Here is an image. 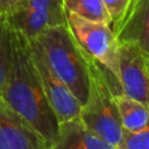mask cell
I'll return each mask as SVG.
<instances>
[{
    "label": "cell",
    "instance_id": "cell-1",
    "mask_svg": "<svg viewBox=\"0 0 149 149\" xmlns=\"http://www.w3.org/2000/svg\"><path fill=\"white\" fill-rule=\"evenodd\" d=\"M3 101L28 120L50 144H54L59 132V122L43 92L28 38L12 25L9 64L3 88Z\"/></svg>",
    "mask_w": 149,
    "mask_h": 149
},
{
    "label": "cell",
    "instance_id": "cell-2",
    "mask_svg": "<svg viewBox=\"0 0 149 149\" xmlns=\"http://www.w3.org/2000/svg\"><path fill=\"white\" fill-rule=\"evenodd\" d=\"M41 54L49 68L60 79L79 100L81 106L89 93V67L86 54L73 39L67 25L50 28L29 39Z\"/></svg>",
    "mask_w": 149,
    "mask_h": 149
},
{
    "label": "cell",
    "instance_id": "cell-3",
    "mask_svg": "<svg viewBox=\"0 0 149 149\" xmlns=\"http://www.w3.org/2000/svg\"><path fill=\"white\" fill-rule=\"evenodd\" d=\"M86 60L90 80L89 93L85 103L81 106L79 118L89 130L118 148L123 139L124 130L114 94L120 92L122 88L118 79L105 65L88 54Z\"/></svg>",
    "mask_w": 149,
    "mask_h": 149
},
{
    "label": "cell",
    "instance_id": "cell-4",
    "mask_svg": "<svg viewBox=\"0 0 149 149\" xmlns=\"http://www.w3.org/2000/svg\"><path fill=\"white\" fill-rule=\"evenodd\" d=\"M67 26L82 51L105 65L116 77L118 41L111 26L79 17L73 13H67Z\"/></svg>",
    "mask_w": 149,
    "mask_h": 149
},
{
    "label": "cell",
    "instance_id": "cell-5",
    "mask_svg": "<svg viewBox=\"0 0 149 149\" xmlns=\"http://www.w3.org/2000/svg\"><path fill=\"white\" fill-rule=\"evenodd\" d=\"M5 18L28 39L50 28L67 25L63 0H22Z\"/></svg>",
    "mask_w": 149,
    "mask_h": 149
},
{
    "label": "cell",
    "instance_id": "cell-6",
    "mask_svg": "<svg viewBox=\"0 0 149 149\" xmlns=\"http://www.w3.org/2000/svg\"><path fill=\"white\" fill-rule=\"evenodd\" d=\"M116 79L122 92L149 106V58L134 42H120L116 50Z\"/></svg>",
    "mask_w": 149,
    "mask_h": 149
},
{
    "label": "cell",
    "instance_id": "cell-7",
    "mask_svg": "<svg viewBox=\"0 0 149 149\" xmlns=\"http://www.w3.org/2000/svg\"><path fill=\"white\" fill-rule=\"evenodd\" d=\"M29 41V39H28ZM30 45V43H29ZM30 51L33 62L38 71L42 88L46 94V98L56 116L58 122H67L70 119L77 118L81 111V103L79 102L74 94L68 89V86L55 76V73L49 68L43 58L38 51L30 45Z\"/></svg>",
    "mask_w": 149,
    "mask_h": 149
},
{
    "label": "cell",
    "instance_id": "cell-8",
    "mask_svg": "<svg viewBox=\"0 0 149 149\" xmlns=\"http://www.w3.org/2000/svg\"><path fill=\"white\" fill-rule=\"evenodd\" d=\"M51 144L29 123L0 102V149H50Z\"/></svg>",
    "mask_w": 149,
    "mask_h": 149
},
{
    "label": "cell",
    "instance_id": "cell-9",
    "mask_svg": "<svg viewBox=\"0 0 149 149\" xmlns=\"http://www.w3.org/2000/svg\"><path fill=\"white\" fill-rule=\"evenodd\" d=\"M111 29L118 43L134 42L149 58V0H131Z\"/></svg>",
    "mask_w": 149,
    "mask_h": 149
},
{
    "label": "cell",
    "instance_id": "cell-10",
    "mask_svg": "<svg viewBox=\"0 0 149 149\" xmlns=\"http://www.w3.org/2000/svg\"><path fill=\"white\" fill-rule=\"evenodd\" d=\"M50 149H116L89 130L80 118L59 123L58 137Z\"/></svg>",
    "mask_w": 149,
    "mask_h": 149
},
{
    "label": "cell",
    "instance_id": "cell-11",
    "mask_svg": "<svg viewBox=\"0 0 149 149\" xmlns=\"http://www.w3.org/2000/svg\"><path fill=\"white\" fill-rule=\"evenodd\" d=\"M124 132H135L141 130L149 120V106L144 102L128 97L123 92L114 94Z\"/></svg>",
    "mask_w": 149,
    "mask_h": 149
},
{
    "label": "cell",
    "instance_id": "cell-12",
    "mask_svg": "<svg viewBox=\"0 0 149 149\" xmlns=\"http://www.w3.org/2000/svg\"><path fill=\"white\" fill-rule=\"evenodd\" d=\"M63 4L67 13L111 26V18L103 0H63Z\"/></svg>",
    "mask_w": 149,
    "mask_h": 149
},
{
    "label": "cell",
    "instance_id": "cell-13",
    "mask_svg": "<svg viewBox=\"0 0 149 149\" xmlns=\"http://www.w3.org/2000/svg\"><path fill=\"white\" fill-rule=\"evenodd\" d=\"M10 25L5 17L0 16V102H3V88L5 84L9 64Z\"/></svg>",
    "mask_w": 149,
    "mask_h": 149
},
{
    "label": "cell",
    "instance_id": "cell-14",
    "mask_svg": "<svg viewBox=\"0 0 149 149\" xmlns=\"http://www.w3.org/2000/svg\"><path fill=\"white\" fill-rule=\"evenodd\" d=\"M116 149H149V120L139 131L124 132Z\"/></svg>",
    "mask_w": 149,
    "mask_h": 149
},
{
    "label": "cell",
    "instance_id": "cell-15",
    "mask_svg": "<svg viewBox=\"0 0 149 149\" xmlns=\"http://www.w3.org/2000/svg\"><path fill=\"white\" fill-rule=\"evenodd\" d=\"M130 1L131 0H103V3L106 5V9H107L111 18V26L115 22H118V20L123 16Z\"/></svg>",
    "mask_w": 149,
    "mask_h": 149
},
{
    "label": "cell",
    "instance_id": "cell-16",
    "mask_svg": "<svg viewBox=\"0 0 149 149\" xmlns=\"http://www.w3.org/2000/svg\"><path fill=\"white\" fill-rule=\"evenodd\" d=\"M22 0H0V16L7 17Z\"/></svg>",
    "mask_w": 149,
    "mask_h": 149
}]
</instances>
